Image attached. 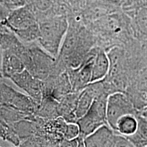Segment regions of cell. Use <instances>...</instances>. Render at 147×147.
<instances>
[{"instance_id":"cell-17","label":"cell","mask_w":147,"mask_h":147,"mask_svg":"<svg viewBox=\"0 0 147 147\" xmlns=\"http://www.w3.org/2000/svg\"><path fill=\"white\" fill-rule=\"evenodd\" d=\"M3 1V0H1V4H2Z\"/></svg>"},{"instance_id":"cell-11","label":"cell","mask_w":147,"mask_h":147,"mask_svg":"<svg viewBox=\"0 0 147 147\" xmlns=\"http://www.w3.org/2000/svg\"><path fill=\"white\" fill-rule=\"evenodd\" d=\"M38 20V22L45 18L56 16L54 12L53 0H32L26 4Z\"/></svg>"},{"instance_id":"cell-7","label":"cell","mask_w":147,"mask_h":147,"mask_svg":"<svg viewBox=\"0 0 147 147\" xmlns=\"http://www.w3.org/2000/svg\"><path fill=\"white\" fill-rule=\"evenodd\" d=\"M114 130L108 125H103L84 139V146H108Z\"/></svg>"},{"instance_id":"cell-13","label":"cell","mask_w":147,"mask_h":147,"mask_svg":"<svg viewBox=\"0 0 147 147\" xmlns=\"http://www.w3.org/2000/svg\"><path fill=\"white\" fill-rule=\"evenodd\" d=\"M134 98L140 107H147V71L142 74L136 83Z\"/></svg>"},{"instance_id":"cell-8","label":"cell","mask_w":147,"mask_h":147,"mask_svg":"<svg viewBox=\"0 0 147 147\" xmlns=\"http://www.w3.org/2000/svg\"><path fill=\"white\" fill-rule=\"evenodd\" d=\"M110 62L109 57L105 52L100 51L94 55L92 64V75L91 83L101 80L109 72Z\"/></svg>"},{"instance_id":"cell-3","label":"cell","mask_w":147,"mask_h":147,"mask_svg":"<svg viewBox=\"0 0 147 147\" xmlns=\"http://www.w3.org/2000/svg\"><path fill=\"white\" fill-rule=\"evenodd\" d=\"M108 97L98 95L85 115L76 121L80 128L79 136L84 139L103 125H108L106 119V106Z\"/></svg>"},{"instance_id":"cell-9","label":"cell","mask_w":147,"mask_h":147,"mask_svg":"<svg viewBox=\"0 0 147 147\" xmlns=\"http://www.w3.org/2000/svg\"><path fill=\"white\" fill-rule=\"evenodd\" d=\"M97 95L96 90L92 87H84L82 89L78 95L76 108L74 112L76 121L87 113Z\"/></svg>"},{"instance_id":"cell-2","label":"cell","mask_w":147,"mask_h":147,"mask_svg":"<svg viewBox=\"0 0 147 147\" xmlns=\"http://www.w3.org/2000/svg\"><path fill=\"white\" fill-rule=\"evenodd\" d=\"M1 21L22 40L32 42L39 38L38 20L27 5L10 10Z\"/></svg>"},{"instance_id":"cell-6","label":"cell","mask_w":147,"mask_h":147,"mask_svg":"<svg viewBox=\"0 0 147 147\" xmlns=\"http://www.w3.org/2000/svg\"><path fill=\"white\" fill-rule=\"evenodd\" d=\"M25 65L19 57L9 49H3V76L10 78L14 74L23 71Z\"/></svg>"},{"instance_id":"cell-10","label":"cell","mask_w":147,"mask_h":147,"mask_svg":"<svg viewBox=\"0 0 147 147\" xmlns=\"http://www.w3.org/2000/svg\"><path fill=\"white\" fill-rule=\"evenodd\" d=\"M131 23L134 28L142 36H147V3H138L129 9Z\"/></svg>"},{"instance_id":"cell-15","label":"cell","mask_w":147,"mask_h":147,"mask_svg":"<svg viewBox=\"0 0 147 147\" xmlns=\"http://www.w3.org/2000/svg\"><path fill=\"white\" fill-rule=\"evenodd\" d=\"M2 59H3V49L0 46V78L3 76L2 72Z\"/></svg>"},{"instance_id":"cell-4","label":"cell","mask_w":147,"mask_h":147,"mask_svg":"<svg viewBox=\"0 0 147 147\" xmlns=\"http://www.w3.org/2000/svg\"><path fill=\"white\" fill-rule=\"evenodd\" d=\"M127 114H134L133 104L127 95L121 92L108 95L106 106V119L110 127L115 131L119 119Z\"/></svg>"},{"instance_id":"cell-5","label":"cell","mask_w":147,"mask_h":147,"mask_svg":"<svg viewBox=\"0 0 147 147\" xmlns=\"http://www.w3.org/2000/svg\"><path fill=\"white\" fill-rule=\"evenodd\" d=\"M18 87L25 90L34 102L40 105L42 100V80L37 78L27 69L10 78Z\"/></svg>"},{"instance_id":"cell-12","label":"cell","mask_w":147,"mask_h":147,"mask_svg":"<svg viewBox=\"0 0 147 147\" xmlns=\"http://www.w3.org/2000/svg\"><path fill=\"white\" fill-rule=\"evenodd\" d=\"M138 118L134 115V114H127L119 119L115 131L121 135L129 137L136 133L138 128Z\"/></svg>"},{"instance_id":"cell-1","label":"cell","mask_w":147,"mask_h":147,"mask_svg":"<svg viewBox=\"0 0 147 147\" xmlns=\"http://www.w3.org/2000/svg\"><path fill=\"white\" fill-rule=\"evenodd\" d=\"M38 42L44 50L54 58L58 57L61 47L68 29L66 16H53L38 21Z\"/></svg>"},{"instance_id":"cell-18","label":"cell","mask_w":147,"mask_h":147,"mask_svg":"<svg viewBox=\"0 0 147 147\" xmlns=\"http://www.w3.org/2000/svg\"><path fill=\"white\" fill-rule=\"evenodd\" d=\"M0 4H1V0H0Z\"/></svg>"},{"instance_id":"cell-16","label":"cell","mask_w":147,"mask_h":147,"mask_svg":"<svg viewBox=\"0 0 147 147\" xmlns=\"http://www.w3.org/2000/svg\"><path fill=\"white\" fill-rule=\"evenodd\" d=\"M142 117H143L144 118L147 119V107H145V108H143Z\"/></svg>"},{"instance_id":"cell-14","label":"cell","mask_w":147,"mask_h":147,"mask_svg":"<svg viewBox=\"0 0 147 147\" xmlns=\"http://www.w3.org/2000/svg\"><path fill=\"white\" fill-rule=\"evenodd\" d=\"M80 135V128L76 122H69L66 123L65 132H64V140H71L76 139Z\"/></svg>"}]
</instances>
